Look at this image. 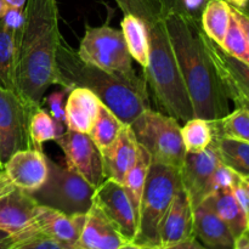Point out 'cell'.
<instances>
[{"mask_svg":"<svg viewBox=\"0 0 249 249\" xmlns=\"http://www.w3.org/2000/svg\"><path fill=\"white\" fill-rule=\"evenodd\" d=\"M62 38L56 0H27L23 23L15 34V92L24 101L41 106L46 90L57 85Z\"/></svg>","mask_w":249,"mask_h":249,"instance_id":"obj_1","label":"cell"},{"mask_svg":"<svg viewBox=\"0 0 249 249\" xmlns=\"http://www.w3.org/2000/svg\"><path fill=\"white\" fill-rule=\"evenodd\" d=\"M164 22L195 117L219 121L230 113L229 97L207 51L201 21L170 14Z\"/></svg>","mask_w":249,"mask_h":249,"instance_id":"obj_2","label":"cell"},{"mask_svg":"<svg viewBox=\"0 0 249 249\" xmlns=\"http://www.w3.org/2000/svg\"><path fill=\"white\" fill-rule=\"evenodd\" d=\"M124 14L140 17L148 32V63L143 79L151 88L158 106L164 114L178 122L195 118L191 100L182 80L164 16L157 0H116Z\"/></svg>","mask_w":249,"mask_h":249,"instance_id":"obj_3","label":"cell"},{"mask_svg":"<svg viewBox=\"0 0 249 249\" xmlns=\"http://www.w3.org/2000/svg\"><path fill=\"white\" fill-rule=\"evenodd\" d=\"M56 66L57 85L70 90L89 89L125 125L151 108L145 79L134 82L84 62L63 38L57 49Z\"/></svg>","mask_w":249,"mask_h":249,"instance_id":"obj_4","label":"cell"},{"mask_svg":"<svg viewBox=\"0 0 249 249\" xmlns=\"http://www.w3.org/2000/svg\"><path fill=\"white\" fill-rule=\"evenodd\" d=\"M181 187L179 170L157 163L151 164L141 198L138 235L134 242L141 246H160L163 219Z\"/></svg>","mask_w":249,"mask_h":249,"instance_id":"obj_5","label":"cell"},{"mask_svg":"<svg viewBox=\"0 0 249 249\" xmlns=\"http://www.w3.org/2000/svg\"><path fill=\"white\" fill-rule=\"evenodd\" d=\"M136 141L151 156L152 163L180 170L186 150L179 122L168 114L148 108L130 124Z\"/></svg>","mask_w":249,"mask_h":249,"instance_id":"obj_6","label":"cell"},{"mask_svg":"<svg viewBox=\"0 0 249 249\" xmlns=\"http://www.w3.org/2000/svg\"><path fill=\"white\" fill-rule=\"evenodd\" d=\"M49 175L45 184L29 192L38 206L48 207L66 215H85L94 203L95 187L79 174L48 158Z\"/></svg>","mask_w":249,"mask_h":249,"instance_id":"obj_7","label":"cell"},{"mask_svg":"<svg viewBox=\"0 0 249 249\" xmlns=\"http://www.w3.org/2000/svg\"><path fill=\"white\" fill-rule=\"evenodd\" d=\"M78 55L84 62L129 80H140L122 31L109 26L85 27Z\"/></svg>","mask_w":249,"mask_h":249,"instance_id":"obj_8","label":"cell"},{"mask_svg":"<svg viewBox=\"0 0 249 249\" xmlns=\"http://www.w3.org/2000/svg\"><path fill=\"white\" fill-rule=\"evenodd\" d=\"M39 107L0 87V170L17 151L36 148L31 138V121Z\"/></svg>","mask_w":249,"mask_h":249,"instance_id":"obj_9","label":"cell"},{"mask_svg":"<svg viewBox=\"0 0 249 249\" xmlns=\"http://www.w3.org/2000/svg\"><path fill=\"white\" fill-rule=\"evenodd\" d=\"M56 143L61 147L66 160V167L79 174L96 189L106 180L104 160L89 134L66 130Z\"/></svg>","mask_w":249,"mask_h":249,"instance_id":"obj_10","label":"cell"},{"mask_svg":"<svg viewBox=\"0 0 249 249\" xmlns=\"http://www.w3.org/2000/svg\"><path fill=\"white\" fill-rule=\"evenodd\" d=\"M92 204L108 219L125 242L135 241L138 219L123 185L106 179L95 189Z\"/></svg>","mask_w":249,"mask_h":249,"instance_id":"obj_11","label":"cell"},{"mask_svg":"<svg viewBox=\"0 0 249 249\" xmlns=\"http://www.w3.org/2000/svg\"><path fill=\"white\" fill-rule=\"evenodd\" d=\"M220 160L213 145L201 153H186L180 172L184 191L189 196L192 207L201 204L213 194V180Z\"/></svg>","mask_w":249,"mask_h":249,"instance_id":"obj_12","label":"cell"},{"mask_svg":"<svg viewBox=\"0 0 249 249\" xmlns=\"http://www.w3.org/2000/svg\"><path fill=\"white\" fill-rule=\"evenodd\" d=\"M85 215L70 216L55 209L38 206L28 228L16 236L22 238L43 236L57 241L70 249H77Z\"/></svg>","mask_w":249,"mask_h":249,"instance_id":"obj_13","label":"cell"},{"mask_svg":"<svg viewBox=\"0 0 249 249\" xmlns=\"http://www.w3.org/2000/svg\"><path fill=\"white\" fill-rule=\"evenodd\" d=\"M1 172L15 187L33 192L43 186L48 179V157L43 150L38 148L17 151L5 163Z\"/></svg>","mask_w":249,"mask_h":249,"instance_id":"obj_14","label":"cell"},{"mask_svg":"<svg viewBox=\"0 0 249 249\" xmlns=\"http://www.w3.org/2000/svg\"><path fill=\"white\" fill-rule=\"evenodd\" d=\"M204 44L228 97L241 95L249 99V65L229 55L206 34Z\"/></svg>","mask_w":249,"mask_h":249,"instance_id":"obj_15","label":"cell"},{"mask_svg":"<svg viewBox=\"0 0 249 249\" xmlns=\"http://www.w3.org/2000/svg\"><path fill=\"white\" fill-rule=\"evenodd\" d=\"M194 235V207L184 189H180L170 204L160 232V245L168 248Z\"/></svg>","mask_w":249,"mask_h":249,"instance_id":"obj_16","label":"cell"},{"mask_svg":"<svg viewBox=\"0 0 249 249\" xmlns=\"http://www.w3.org/2000/svg\"><path fill=\"white\" fill-rule=\"evenodd\" d=\"M36 208L38 203L29 192L14 187L0 196V230L18 235L32 223Z\"/></svg>","mask_w":249,"mask_h":249,"instance_id":"obj_17","label":"cell"},{"mask_svg":"<svg viewBox=\"0 0 249 249\" xmlns=\"http://www.w3.org/2000/svg\"><path fill=\"white\" fill-rule=\"evenodd\" d=\"M139 143L130 125H124L118 139L102 153L106 179L123 185L126 174L138 157Z\"/></svg>","mask_w":249,"mask_h":249,"instance_id":"obj_18","label":"cell"},{"mask_svg":"<svg viewBox=\"0 0 249 249\" xmlns=\"http://www.w3.org/2000/svg\"><path fill=\"white\" fill-rule=\"evenodd\" d=\"M125 241L108 221V219L92 204L85 215L77 249H118Z\"/></svg>","mask_w":249,"mask_h":249,"instance_id":"obj_19","label":"cell"},{"mask_svg":"<svg viewBox=\"0 0 249 249\" xmlns=\"http://www.w3.org/2000/svg\"><path fill=\"white\" fill-rule=\"evenodd\" d=\"M194 235L211 248L233 249L235 245L229 226L204 202L194 208Z\"/></svg>","mask_w":249,"mask_h":249,"instance_id":"obj_20","label":"cell"},{"mask_svg":"<svg viewBox=\"0 0 249 249\" xmlns=\"http://www.w3.org/2000/svg\"><path fill=\"white\" fill-rule=\"evenodd\" d=\"M101 101L94 92L85 88H73L68 92L65 105L67 129L89 134L99 113Z\"/></svg>","mask_w":249,"mask_h":249,"instance_id":"obj_21","label":"cell"},{"mask_svg":"<svg viewBox=\"0 0 249 249\" xmlns=\"http://www.w3.org/2000/svg\"><path fill=\"white\" fill-rule=\"evenodd\" d=\"M203 202L229 226L235 240L245 235L248 228V215L238 203L231 187L216 190Z\"/></svg>","mask_w":249,"mask_h":249,"instance_id":"obj_22","label":"cell"},{"mask_svg":"<svg viewBox=\"0 0 249 249\" xmlns=\"http://www.w3.org/2000/svg\"><path fill=\"white\" fill-rule=\"evenodd\" d=\"M121 27L131 58L135 60L143 70L148 63V48H150L146 23L140 17L124 14Z\"/></svg>","mask_w":249,"mask_h":249,"instance_id":"obj_23","label":"cell"},{"mask_svg":"<svg viewBox=\"0 0 249 249\" xmlns=\"http://www.w3.org/2000/svg\"><path fill=\"white\" fill-rule=\"evenodd\" d=\"M212 145L223 164L240 177L249 178V142L214 135Z\"/></svg>","mask_w":249,"mask_h":249,"instance_id":"obj_24","label":"cell"},{"mask_svg":"<svg viewBox=\"0 0 249 249\" xmlns=\"http://www.w3.org/2000/svg\"><path fill=\"white\" fill-rule=\"evenodd\" d=\"M151 164H152L151 156L148 155V152L142 146L139 145L138 157H136L135 163L130 168L123 182L124 190H125L126 195H128L129 199L131 202V206L134 208V212H135L136 219H138V226L139 215H140L141 198H142V194L143 190H145L146 180H147L148 170H150Z\"/></svg>","mask_w":249,"mask_h":249,"instance_id":"obj_25","label":"cell"},{"mask_svg":"<svg viewBox=\"0 0 249 249\" xmlns=\"http://www.w3.org/2000/svg\"><path fill=\"white\" fill-rule=\"evenodd\" d=\"M231 18V7L225 0H208L201 15V27L209 39L221 45Z\"/></svg>","mask_w":249,"mask_h":249,"instance_id":"obj_26","label":"cell"},{"mask_svg":"<svg viewBox=\"0 0 249 249\" xmlns=\"http://www.w3.org/2000/svg\"><path fill=\"white\" fill-rule=\"evenodd\" d=\"M125 124L122 123L118 117L109 111L105 105H100L95 123L89 135L101 152L109 147L118 139L122 129Z\"/></svg>","mask_w":249,"mask_h":249,"instance_id":"obj_27","label":"cell"},{"mask_svg":"<svg viewBox=\"0 0 249 249\" xmlns=\"http://www.w3.org/2000/svg\"><path fill=\"white\" fill-rule=\"evenodd\" d=\"M181 138L186 153H201L213 142V128L211 122L192 118L181 126Z\"/></svg>","mask_w":249,"mask_h":249,"instance_id":"obj_28","label":"cell"},{"mask_svg":"<svg viewBox=\"0 0 249 249\" xmlns=\"http://www.w3.org/2000/svg\"><path fill=\"white\" fill-rule=\"evenodd\" d=\"M211 123L213 136H224L249 142V112L243 107H237L233 112Z\"/></svg>","mask_w":249,"mask_h":249,"instance_id":"obj_29","label":"cell"},{"mask_svg":"<svg viewBox=\"0 0 249 249\" xmlns=\"http://www.w3.org/2000/svg\"><path fill=\"white\" fill-rule=\"evenodd\" d=\"M15 34L0 19V87L14 92Z\"/></svg>","mask_w":249,"mask_h":249,"instance_id":"obj_30","label":"cell"},{"mask_svg":"<svg viewBox=\"0 0 249 249\" xmlns=\"http://www.w3.org/2000/svg\"><path fill=\"white\" fill-rule=\"evenodd\" d=\"M67 128L53 121L49 111L43 107L36 108L31 121V138L34 147L43 150V143L46 141H56Z\"/></svg>","mask_w":249,"mask_h":249,"instance_id":"obj_31","label":"cell"},{"mask_svg":"<svg viewBox=\"0 0 249 249\" xmlns=\"http://www.w3.org/2000/svg\"><path fill=\"white\" fill-rule=\"evenodd\" d=\"M220 46L229 55L249 65V41L240 22L232 12H231L228 32Z\"/></svg>","mask_w":249,"mask_h":249,"instance_id":"obj_32","label":"cell"},{"mask_svg":"<svg viewBox=\"0 0 249 249\" xmlns=\"http://www.w3.org/2000/svg\"><path fill=\"white\" fill-rule=\"evenodd\" d=\"M163 16L180 14L201 21V15L208 0H157Z\"/></svg>","mask_w":249,"mask_h":249,"instance_id":"obj_33","label":"cell"},{"mask_svg":"<svg viewBox=\"0 0 249 249\" xmlns=\"http://www.w3.org/2000/svg\"><path fill=\"white\" fill-rule=\"evenodd\" d=\"M71 90L67 88H63L60 91H53L45 99V102L49 106V113L53 117V121L57 122L61 125L67 128L66 123V112H65V97L68 95Z\"/></svg>","mask_w":249,"mask_h":249,"instance_id":"obj_34","label":"cell"},{"mask_svg":"<svg viewBox=\"0 0 249 249\" xmlns=\"http://www.w3.org/2000/svg\"><path fill=\"white\" fill-rule=\"evenodd\" d=\"M18 238V242L11 249H70L61 245V243H58L57 241H53L48 237H43V236H29V237Z\"/></svg>","mask_w":249,"mask_h":249,"instance_id":"obj_35","label":"cell"},{"mask_svg":"<svg viewBox=\"0 0 249 249\" xmlns=\"http://www.w3.org/2000/svg\"><path fill=\"white\" fill-rule=\"evenodd\" d=\"M236 174L233 170H231L230 168L226 167L225 164L220 163L218 165L215 170V174H214V180H213V187L214 191L219 189H226V187H231L235 182ZM213 191V192H214Z\"/></svg>","mask_w":249,"mask_h":249,"instance_id":"obj_36","label":"cell"},{"mask_svg":"<svg viewBox=\"0 0 249 249\" xmlns=\"http://www.w3.org/2000/svg\"><path fill=\"white\" fill-rule=\"evenodd\" d=\"M1 19L10 31L17 33L18 29L21 28L22 23H23V9H17V7L10 6Z\"/></svg>","mask_w":249,"mask_h":249,"instance_id":"obj_37","label":"cell"},{"mask_svg":"<svg viewBox=\"0 0 249 249\" xmlns=\"http://www.w3.org/2000/svg\"><path fill=\"white\" fill-rule=\"evenodd\" d=\"M230 7H231V12L235 15V17L237 18V21L240 22L241 27H242L243 31H245L246 36H247V39L249 41V14H247L246 11H243V10L236 9V7H233V6H230Z\"/></svg>","mask_w":249,"mask_h":249,"instance_id":"obj_38","label":"cell"},{"mask_svg":"<svg viewBox=\"0 0 249 249\" xmlns=\"http://www.w3.org/2000/svg\"><path fill=\"white\" fill-rule=\"evenodd\" d=\"M167 249H208L204 246H202L201 243L197 241V238L195 236L187 238V240L182 241V242L177 243V245L172 246V247H168Z\"/></svg>","mask_w":249,"mask_h":249,"instance_id":"obj_39","label":"cell"},{"mask_svg":"<svg viewBox=\"0 0 249 249\" xmlns=\"http://www.w3.org/2000/svg\"><path fill=\"white\" fill-rule=\"evenodd\" d=\"M229 100H232L236 106L243 107V108H246L249 112V99H247V97H243L241 95H231Z\"/></svg>","mask_w":249,"mask_h":249,"instance_id":"obj_40","label":"cell"},{"mask_svg":"<svg viewBox=\"0 0 249 249\" xmlns=\"http://www.w3.org/2000/svg\"><path fill=\"white\" fill-rule=\"evenodd\" d=\"M19 238L15 235H10L9 237L4 238V240H0V249H11L18 242Z\"/></svg>","mask_w":249,"mask_h":249,"instance_id":"obj_41","label":"cell"},{"mask_svg":"<svg viewBox=\"0 0 249 249\" xmlns=\"http://www.w3.org/2000/svg\"><path fill=\"white\" fill-rule=\"evenodd\" d=\"M14 185L11 184V182L7 180V178L5 177L4 173H2L1 178H0V196H2V195H5L6 192L11 191L12 189H14Z\"/></svg>","mask_w":249,"mask_h":249,"instance_id":"obj_42","label":"cell"},{"mask_svg":"<svg viewBox=\"0 0 249 249\" xmlns=\"http://www.w3.org/2000/svg\"><path fill=\"white\" fill-rule=\"evenodd\" d=\"M233 249H249V240L245 235L240 236V237L235 240Z\"/></svg>","mask_w":249,"mask_h":249,"instance_id":"obj_43","label":"cell"},{"mask_svg":"<svg viewBox=\"0 0 249 249\" xmlns=\"http://www.w3.org/2000/svg\"><path fill=\"white\" fill-rule=\"evenodd\" d=\"M225 1L228 2L230 6H233V7H236V9L242 10L247 6L249 0H225Z\"/></svg>","mask_w":249,"mask_h":249,"instance_id":"obj_44","label":"cell"},{"mask_svg":"<svg viewBox=\"0 0 249 249\" xmlns=\"http://www.w3.org/2000/svg\"><path fill=\"white\" fill-rule=\"evenodd\" d=\"M118 249H143V247L141 245H139V243L134 242V241H130V242L122 243Z\"/></svg>","mask_w":249,"mask_h":249,"instance_id":"obj_45","label":"cell"},{"mask_svg":"<svg viewBox=\"0 0 249 249\" xmlns=\"http://www.w3.org/2000/svg\"><path fill=\"white\" fill-rule=\"evenodd\" d=\"M5 1L9 4V6L11 7H17V9H23L24 5H26L27 0H5Z\"/></svg>","mask_w":249,"mask_h":249,"instance_id":"obj_46","label":"cell"},{"mask_svg":"<svg viewBox=\"0 0 249 249\" xmlns=\"http://www.w3.org/2000/svg\"><path fill=\"white\" fill-rule=\"evenodd\" d=\"M9 7H10L9 4H7L5 0H0V19L5 16V14L7 12Z\"/></svg>","mask_w":249,"mask_h":249,"instance_id":"obj_47","label":"cell"},{"mask_svg":"<svg viewBox=\"0 0 249 249\" xmlns=\"http://www.w3.org/2000/svg\"><path fill=\"white\" fill-rule=\"evenodd\" d=\"M143 249H167L162 246H142Z\"/></svg>","mask_w":249,"mask_h":249,"instance_id":"obj_48","label":"cell"},{"mask_svg":"<svg viewBox=\"0 0 249 249\" xmlns=\"http://www.w3.org/2000/svg\"><path fill=\"white\" fill-rule=\"evenodd\" d=\"M9 233L7 232H5V231H2V230H0V240H4V238H6V237H9Z\"/></svg>","mask_w":249,"mask_h":249,"instance_id":"obj_49","label":"cell"},{"mask_svg":"<svg viewBox=\"0 0 249 249\" xmlns=\"http://www.w3.org/2000/svg\"><path fill=\"white\" fill-rule=\"evenodd\" d=\"M245 236H246V237H247L248 240H249V219H248V228H247V230H246Z\"/></svg>","mask_w":249,"mask_h":249,"instance_id":"obj_50","label":"cell"},{"mask_svg":"<svg viewBox=\"0 0 249 249\" xmlns=\"http://www.w3.org/2000/svg\"><path fill=\"white\" fill-rule=\"evenodd\" d=\"M240 10H241V9H240ZM242 10H243V11L247 12V14H249V1H248V4H247V6H246L245 9H242Z\"/></svg>","mask_w":249,"mask_h":249,"instance_id":"obj_51","label":"cell"},{"mask_svg":"<svg viewBox=\"0 0 249 249\" xmlns=\"http://www.w3.org/2000/svg\"><path fill=\"white\" fill-rule=\"evenodd\" d=\"M243 179H245V178H243ZM245 181H246V182H247V186H248V190H249V181H248V180H247V179H245Z\"/></svg>","mask_w":249,"mask_h":249,"instance_id":"obj_52","label":"cell"},{"mask_svg":"<svg viewBox=\"0 0 249 249\" xmlns=\"http://www.w3.org/2000/svg\"><path fill=\"white\" fill-rule=\"evenodd\" d=\"M1 175H2V172H1V170H0V178H1Z\"/></svg>","mask_w":249,"mask_h":249,"instance_id":"obj_53","label":"cell"},{"mask_svg":"<svg viewBox=\"0 0 249 249\" xmlns=\"http://www.w3.org/2000/svg\"><path fill=\"white\" fill-rule=\"evenodd\" d=\"M245 179H247V180H248V181H249V178H245Z\"/></svg>","mask_w":249,"mask_h":249,"instance_id":"obj_54","label":"cell"}]
</instances>
